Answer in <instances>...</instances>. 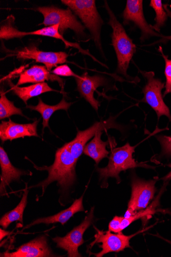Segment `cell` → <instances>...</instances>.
I'll return each mask as SVG.
<instances>
[{"instance_id": "1", "label": "cell", "mask_w": 171, "mask_h": 257, "mask_svg": "<svg viewBox=\"0 0 171 257\" xmlns=\"http://www.w3.org/2000/svg\"><path fill=\"white\" fill-rule=\"evenodd\" d=\"M78 160L73 156L69 143L59 149L56 153L55 160L50 167H34L38 170L47 171L48 176L35 187L42 189L43 195L47 187L53 182L57 181L60 188L66 190L70 188L76 180V167Z\"/></svg>"}, {"instance_id": "2", "label": "cell", "mask_w": 171, "mask_h": 257, "mask_svg": "<svg viewBox=\"0 0 171 257\" xmlns=\"http://www.w3.org/2000/svg\"><path fill=\"white\" fill-rule=\"evenodd\" d=\"M105 7L109 17L108 24L113 30L112 44L117 59L116 72L126 78H129L127 70L136 52V46L117 19L107 2H105Z\"/></svg>"}, {"instance_id": "3", "label": "cell", "mask_w": 171, "mask_h": 257, "mask_svg": "<svg viewBox=\"0 0 171 257\" xmlns=\"http://www.w3.org/2000/svg\"><path fill=\"white\" fill-rule=\"evenodd\" d=\"M77 16L88 30L96 48L103 53L101 41V30L104 22L97 11L94 0H62Z\"/></svg>"}, {"instance_id": "4", "label": "cell", "mask_w": 171, "mask_h": 257, "mask_svg": "<svg viewBox=\"0 0 171 257\" xmlns=\"http://www.w3.org/2000/svg\"><path fill=\"white\" fill-rule=\"evenodd\" d=\"M135 147L127 143L124 147L113 149L109 157L108 166L104 168H98L97 172L100 175V180L106 186L109 178H114L119 183L121 180L119 174L121 172L136 168H153L142 163H137L133 157Z\"/></svg>"}, {"instance_id": "5", "label": "cell", "mask_w": 171, "mask_h": 257, "mask_svg": "<svg viewBox=\"0 0 171 257\" xmlns=\"http://www.w3.org/2000/svg\"><path fill=\"white\" fill-rule=\"evenodd\" d=\"M36 10L43 16L44 21L41 25L47 27L59 25L62 36L69 29L79 38H84L87 36L85 32L86 28L70 9L65 10L51 6L39 7Z\"/></svg>"}, {"instance_id": "6", "label": "cell", "mask_w": 171, "mask_h": 257, "mask_svg": "<svg viewBox=\"0 0 171 257\" xmlns=\"http://www.w3.org/2000/svg\"><path fill=\"white\" fill-rule=\"evenodd\" d=\"M155 180L145 181L133 175L131 179L132 193L125 218H129L147 207L156 192Z\"/></svg>"}, {"instance_id": "7", "label": "cell", "mask_w": 171, "mask_h": 257, "mask_svg": "<svg viewBox=\"0 0 171 257\" xmlns=\"http://www.w3.org/2000/svg\"><path fill=\"white\" fill-rule=\"evenodd\" d=\"M141 73L146 80V84L142 89L144 97L141 101L151 106L156 113L158 120L161 116L165 115L171 121L170 111L163 101L161 93L165 83L156 78L153 72H141Z\"/></svg>"}, {"instance_id": "8", "label": "cell", "mask_w": 171, "mask_h": 257, "mask_svg": "<svg viewBox=\"0 0 171 257\" xmlns=\"http://www.w3.org/2000/svg\"><path fill=\"white\" fill-rule=\"evenodd\" d=\"M94 209V207H92L83 221L79 226L73 228L65 237H57L53 239L58 247L67 252L68 256H82L78 248L85 242L83 239L84 232L93 223Z\"/></svg>"}, {"instance_id": "9", "label": "cell", "mask_w": 171, "mask_h": 257, "mask_svg": "<svg viewBox=\"0 0 171 257\" xmlns=\"http://www.w3.org/2000/svg\"><path fill=\"white\" fill-rule=\"evenodd\" d=\"M12 53V56L18 59L33 60L37 63L44 64L50 72L53 67L68 62V55L66 53L42 51L33 44Z\"/></svg>"}, {"instance_id": "10", "label": "cell", "mask_w": 171, "mask_h": 257, "mask_svg": "<svg viewBox=\"0 0 171 257\" xmlns=\"http://www.w3.org/2000/svg\"><path fill=\"white\" fill-rule=\"evenodd\" d=\"M95 229L96 230L95 240L91 243V246L92 247L96 243H102L101 246L102 248V251L97 253H94L96 257H102L109 252H118L123 251L126 248H131L130 239L139 233L147 230L148 228L138 231L134 234L129 236L124 235L122 232L114 234L109 230L104 231L95 227Z\"/></svg>"}, {"instance_id": "11", "label": "cell", "mask_w": 171, "mask_h": 257, "mask_svg": "<svg viewBox=\"0 0 171 257\" xmlns=\"http://www.w3.org/2000/svg\"><path fill=\"white\" fill-rule=\"evenodd\" d=\"M124 25L133 22L141 32V42L152 37H163L156 32L146 22L143 14L142 0H127L123 13Z\"/></svg>"}, {"instance_id": "12", "label": "cell", "mask_w": 171, "mask_h": 257, "mask_svg": "<svg viewBox=\"0 0 171 257\" xmlns=\"http://www.w3.org/2000/svg\"><path fill=\"white\" fill-rule=\"evenodd\" d=\"M113 128L119 130L118 125L115 122L114 118L110 116L107 120L96 122L92 126L85 131L78 130L76 137L72 141L69 143L70 151L73 156L77 160H78L83 153L87 143L92 137L94 136L97 132Z\"/></svg>"}, {"instance_id": "13", "label": "cell", "mask_w": 171, "mask_h": 257, "mask_svg": "<svg viewBox=\"0 0 171 257\" xmlns=\"http://www.w3.org/2000/svg\"><path fill=\"white\" fill-rule=\"evenodd\" d=\"M75 79L77 90L81 96L84 98L96 111H98L101 103L95 99L94 93L97 88L106 84L107 80L105 77L98 74L91 76L87 72H85Z\"/></svg>"}, {"instance_id": "14", "label": "cell", "mask_w": 171, "mask_h": 257, "mask_svg": "<svg viewBox=\"0 0 171 257\" xmlns=\"http://www.w3.org/2000/svg\"><path fill=\"white\" fill-rule=\"evenodd\" d=\"M40 120H36L29 124H18L11 119L9 121H3L0 124V139L3 143L7 140H13L26 137H39L37 126Z\"/></svg>"}, {"instance_id": "15", "label": "cell", "mask_w": 171, "mask_h": 257, "mask_svg": "<svg viewBox=\"0 0 171 257\" xmlns=\"http://www.w3.org/2000/svg\"><path fill=\"white\" fill-rule=\"evenodd\" d=\"M54 254L48 246L45 235L40 236L18 247L13 252L6 251L1 254L5 257H45L53 256Z\"/></svg>"}, {"instance_id": "16", "label": "cell", "mask_w": 171, "mask_h": 257, "mask_svg": "<svg viewBox=\"0 0 171 257\" xmlns=\"http://www.w3.org/2000/svg\"><path fill=\"white\" fill-rule=\"evenodd\" d=\"M45 81H57L62 90L64 89L63 79L49 72L46 66L37 65L26 70L20 74L17 85L19 86L27 83L37 84L44 82Z\"/></svg>"}, {"instance_id": "17", "label": "cell", "mask_w": 171, "mask_h": 257, "mask_svg": "<svg viewBox=\"0 0 171 257\" xmlns=\"http://www.w3.org/2000/svg\"><path fill=\"white\" fill-rule=\"evenodd\" d=\"M0 166L2 170L1 184H0V190H1L2 195L5 194L7 186L11 182L19 181L21 176L32 175L31 172L24 171L15 168L12 165L7 153L3 147L0 148Z\"/></svg>"}, {"instance_id": "18", "label": "cell", "mask_w": 171, "mask_h": 257, "mask_svg": "<svg viewBox=\"0 0 171 257\" xmlns=\"http://www.w3.org/2000/svg\"><path fill=\"white\" fill-rule=\"evenodd\" d=\"M83 196L79 199L76 200L69 208L64 210V211L52 216L38 219L29 225L26 226L23 229L29 228L32 226L42 223L50 224L60 223L62 225H64L76 213L80 212H84L85 210L83 206Z\"/></svg>"}, {"instance_id": "19", "label": "cell", "mask_w": 171, "mask_h": 257, "mask_svg": "<svg viewBox=\"0 0 171 257\" xmlns=\"http://www.w3.org/2000/svg\"><path fill=\"white\" fill-rule=\"evenodd\" d=\"M8 84L14 94L23 100L26 105H28V101L33 97L38 96L44 93L56 91L46 82L22 87L15 85L11 80L8 81Z\"/></svg>"}, {"instance_id": "20", "label": "cell", "mask_w": 171, "mask_h": 257, "mask_svg": "<svg viewBox=\"0 0 171 257\" xmlns=\"http://www.w3.org/2000/svg\"><path fill=\"white\" fill-rule=\"evenodd\" d=\"M103 133L102 131L97 132L91 141L86 145L83 151V153L94 160L97 165L104 158H108L109 154L106 149L108 143L101 139Z\"/></svg>"}, {"instance_id": "21", "label": "cell", "mask_w": 171, "mask_h": 257, "mask_svg": "<svg viewBox=\"0 0 171 257\" xmlns=\"http://www.w3.org/2000/svg\"><path fill=\"white\" fill-rule=\"evenodd\" d=\"M72 103L66 102L64 97L59 103L55 105H50L44 103L42 100L39 98V103L36 106L27 105V107L32 110H35L39 112L42 115L43 118V133L45 127L50 128L49 121L52 115L57 110H65L67 111Z\"/></svg>"}, {"instance_id": "22", "label": "cell", "mask_w": 171, "mask_h": 257, "mask_svg": "<svg viewBox=\"0 0 171 257\" xmlns=\"http://www.w3.org/2000/svg\"><path fill=\"white\" fill-rule=\"evenodd\" d=\"M27 36H41L61 40L64 42L66 48H69V47L75 48L79 50L82 54L90 56L92 59H94L95 61L100 62L99 61L95 60L96 59L92 56L88 51L83 50L78 44L72 43L66 41L60 33L59 25L45 27L32 32H21V38Z\"/></svg>"}, {"instance_id": "23", "label": "cell", "mask_w": 171, "mask_h": 257, "mask_svg": "<svg viewBox=\"0 0 171 257\" xmlns=\"http://www.w3.org/2000/svg\"><path fill=\"white\" fill-rule=\"evenodd\" d=\"M29 191L27 187L20 202L12 211L6 214L0 220V225L5 229L15 221L23 223V214L28 204Z\"/></svg>"}, {"instance_id": "24", "label": "cell", "mask_w": 171, "mask_h": 257, "mask_svg": "<svg viewBox=\"0 0 171 257\" xmlns=\"http://www.w3.org/2000/svg\"><path fill=\"white\" fill-rule=\"evenodd\" d=\"M0 98V119L9 118L13 115H20L26 117L21 108L16 107L13 102L9 100L6 96L4 90H2Z\"/></svg>"}, {"instance_id": "25", "label": "cell", "mask_w": 171, "mask_h": 257, "mask_svg": "<svg viewBox=\"0 0 171 257\" xmlns=\"http://www.w3.org/2000/svg\"><path fill=\"white\" fill-rule=\"evenodd\" d=\"M150 7L154 10L156 14L154 19L156 23L152 26V28L155 32H159L160 29L165 25L168 16L161 0H151Z\"/></svg>"}, {"instance_id": "26", "label": "cell", "mask_w": 171, "mask_h": 257, "mask_svg": "<svg viewBox=\"0 0 171 257\" xmlns=\"http://www.w3.org/2000/svg\"><path fill=\"white\" fill-rule=\"evenodd\" d=\"M159 196L156 198V200L152 203L150 207H148L146 209L143 210V211L137 212L135 215L129 217V218H125L122 221L120 226L121 231L129 226L132 222L136 220L143 217L150 216L153 215L155 211V208L157 206L158 203Z\"/></svg>"}, {"instance_id": "27", "label": "cell", "mask_w": 171, "mask_h": 257, "mask_svg": "<svg viewBox=\"0 0 171 257\" xmlns=\"http://www.w3.org/2000/svg\"><path fill=\"white\" fill-rule=\"evenodd\" d=\"M158 51L161 53L165 61L164 75L166 82L164 87L165 89L163 95V96L165 97L168 93H171V60L168 58L167 56L163 54L161 46L159 47Z\"/></svg>"}, {"instance_id": "28", "label": "cell", "mask_w": 171, "mask_h": 257, "mask_svg": "<svg viewBox=\"0 0 171 257\" xmlns=\"http://www.w3.org/2000/svg\"><path fill=\"white\" fill-rule=\"evenodd\" d=\"M156 138L161 146V155L167 158L171 157V136L159 135Z\"/></svg>"}, {"instance_id": "29", "label": "cell", "mask_w": 171, "mask_h": 257, "mask_svg": "<svg viewBox=\"0 0 171 257\" xmlns=\"http://www.w3.org/2000/svg\"><path fill=\"white\" fill-rule=\"evenodd\" d=\"M51 73L58 76L73 77L75 78L79 76V75H76L73 72L67 65H62L56 67L51 72Z\"/></svg>"}, {"instance_id": "30", "label": "cell", "mask_w": 171, "mask_h": 257, "mask_svg": "<svg viewBox=\"0 0 171 257\" xmlns=\"http://www.w3.org/2000/svg\"><path fill=\"white\" fill-rule=\"evenodd\" d=\"M124 218L123 217L115 216L109 223V230L115 233L121 232V223Z\"/></svg>"}, {"instance_id": "31", "label": "cell", "mask_w": 171, "mask_h": 257, "mask_svg": "<svg viewBox=\"0 0 171 257\" xmlns=\"http://www.w3.org/2000/svg\"><path fill=\"white\" fill-rule=\"evenodd\" d=\"M10 233L9 231H6L5 230H3L2 228L0 229V240L1 241L7 236Z\"/></svg>"}, {"instance_id": "32", "label": "cell", "mask_w": 171, "mask_h": 257, "mask_svg": "<svg viewBox=\"0 0 171 257\" xmlns=\"http://www.w3.org/2000/svg\"><path fill=\"white\" fill-rule=\"evenodd\" d=\"M168 167L171 168V164H169L168 165ZM162 180H163L165 182H167L169 180L171 179V171L168 173L165 176H164L163 178H161Z\"/></svg>"}, {"instance_id": "33", "label": "cell", "mask_w": 171, "mask_h": 257, "mask_svg": "<svg viewBox=\"0 0 171 257\" xmlns=\"http://www.w3.org/2000/svg\"><path fill=\"white\" fill-rule=\"evenodd\" d=\"M168 5H163V8L164 10L165 11L166 13H167V15L168 17H169L171 19V11H169V10L168 9ZM171 38V36L168 37Z\"/></svg>"}, {"instance_id": "34", "label": "cell", "mask_w": 171, "mask_h": 257, "mask_svg": "<svg viewBox=\"0 0 171 257\" xmlns=\"http://www.w3.org/2000/svg\"><path fill=\"white\" fill-rule=\"evenodd\" d=\"M164 240H165L166 242H168V243H170L171 244V242L168 241V240H167L166 239H164Z\"/></svg>"}, {"instance_id": "35", "label": "cell", "mask_w": 171, "mask_h": 257, "mask_svg": "<svg viewBox=\"0 0 171 257\" xmlns=\"http://www.w3.org/2000/svg\"><path fill=\"white\" fill-rule=\"evenodd\" d=\"M170 8H171V5L169 6Z\"/></svg>"}]
</instances>
